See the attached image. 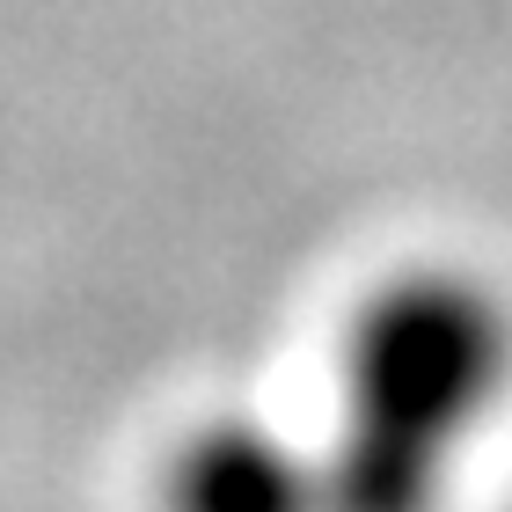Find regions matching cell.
I'll use <instances>...</instances> for the list:
<instances>
[{
    "mask_svg": "<svg viewBox=\"0 0 512 512\" xmlns=\"http://www.w3.org/2000/svg\"><path fill=\"white\" fill-rule=\"evenodd\" d=\"M512 395V315L461 271L395 278L344 344V432L330 469L352 498L410 505L469 454Z\"/></svg>",
    "mask_w": 512,
    "mask_h": 512,
    "instance_id": "1",
    "label": "cell"
},
{
    "mask_svg": "<svg viewBox=\"0 0 512 512\" xmlns=\"http://www.w3.org/2000/svg\"><path fill=\"white\" fill-rule=\"evenodd\" d=\"M300 483H308V476H300L264 432H205L198 447L183 454L176 491L205 498V505H249V498L264 505V498H293Z\"/></svg>",
    "mask_w": 512,
    "mask_h": 512,
    "instance_id": "2",
    "label": "cell"
}]
</instances>
